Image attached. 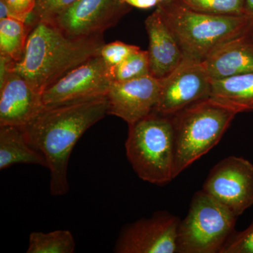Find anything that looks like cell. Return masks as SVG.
<instances>
[{
  "label": "cell",
  "instance_id": "obj_13",
  "mask_svg": "<svg viewBox=\"0 0 253 253\" xmlns=\"http://www.w3.org/2000/svg\"><path fill=\"white\" fill-rule=\"evenodd\" d=\"M44 107L41 93L17 73L0 83V126H27Z\"/></svg>",
  "mask_w": 253,
  "mask_h": 253
},
{
  "label": "cell",
  "instance_id": "obj_7",
  "mask_svg": "<svg viewBox=\"0 0 253 253\" xmlns=\"http://www.w3.org/2000/svg\"><path fill=\"white\" fill-rule=\"evenodd\" d=\"M204 190L239 217L253 206V164L244 158L231 156L211 169Z\"/></svg>",
  "mask_w": 253,
  "mask_h": 253
},
{
  "label": "cell",
  "instance_id": "obj_20",
  "mask_svg": "<svg viewBox=\"0 0 253 253\" xmlns=\"http://www.w3.org/2000/svg\"><path fill=\"white\" fill-rule=\"evenodd\" d=\"M187 9L216 16H244V0H174Z\"/></svg>",
  "mask_w": 253,
  "mask_h": 253
},
{
  "label": "cell",
  "instance_id": "obj_21",
  "mask_svg": "<svg viewBox=\"0 0 253 253\" xmlns=\"http://www.w3.org/2000/svg\"><path fill=\"white\" fill-rule=\"evenodd\" d=\"M113 81L123 82L150 75L149 55L141 49L132 53L121 64L111 69Z\"/></svg>",
  "mask_w": 253,
  "mask_h": 253
},
{
  "label": "cell",
  "instance_id": "obj_24",
  "mask_svg": "<svg viewBox=\"0 0 253 253\" xmlns=\"http://www.w3.org/2000/svg\"><path fill=\"white\" fill-rule=\"evenodd\" d=\"M220 253H253V221L245 230L234 232Z\"/></svg>",
  "mask_w": 253,
  "mask_h": 253
},
{
  "label": "cell",
  "instance_id": "obj_10",
  "mask_svg": "<svg viewBox=\"0 0 253 253\" xmlns=\"http://www.w3.org/2000/svg\"><path fill=\"white\" fill-rule=\"evenodd\" d=\"M179 218L166 211L155 212L123 227L115 244L116 253H177Z\"/></svg>",
  "mask_w": 253,
  "mask_h": 253
},
{
  "label": "cell",
  "instance_id": "obj_4",
  "mask_svg": "<svg viewBox=\"0 0 253 253\" xmlns=\"http://www.w3.org/2000/svg\"><path fill=\"white\" fill-rule=\"evenodd\" d=\"M236 115L208 98L172 116L174 179L219 142Z\"/></svg>",
  "mask_w": 253,
  "mask_h": 253
},
{
  "label": "cell",
  "instance_id": "obj_12",
  "mask_svg": "<svg viewBox=\"0 0 253 253\" xmlns=\"http://www.w3.org/2000/svg\"><path fill=\"white\" fill-rule=\"evenodd\" d=\"M161 86V80L151 75L113 81L106 94L108 115L121 118L128 126L137 123L156 111Z\"/></svg>",
  "mask_w": 253,
  "mask_h": 253
},
{
  "label": "cell",
  "instance_id": "obj_23",
  "mask_svg": "<svg viewBox=\"0 0 253 253\" xmlns=\"http://www.w3.org/2000/svg\"><path fill=\"white\" fill-rule=\"evenodd\" d=\"M140 49L139 46L116 41L105 44L101 51V56L111 69L123 63L132 53Z\"/></svg>",
  "mask_w": 253,
  "mask_h": 253
},
{
  "label": "cell",
  "instance_id": "obj_17",
  "mask_svg": "<svg viewBox=\"0 0 253 253\" xmlns=\"http://www.w3.org/2000/svg\"><path fill=\"white\" fill-rule=\"evenodd\" d=\"M18 163L47 168L44 156L28 142L23 126H0V169Z\"/></svg>",
  "mask_w": 253,
  "mask_h": 253
},
{
  "label": "cell",
  "instance_id": "obj_9",
  "mask_svg": "<svg viewBox=\"0 0 253 253\" xmlns=\"http://www.w3.org/2000/svg\"><path fill=\"white\" fill-rule=\"evenodd\" d=\"M212 79L202 62L184 59L167 77L161 80L155 112L172 116L211 96Z\"/></svg>",
  "mask_w": 253,
  "mask_h": 253
},
{
  "label": "cell",
  "instance_id": "obj_6",
  "mask_svg": "<svg viewBox=\"0 0 253 253\" xmlns=\"http://www.w3.org/2000/svg\"><path fill=\"white\" fill-rule=\"evenodd\" d=\"M232 212L204 190L194 194L177 231L178 253H220L235 231Z\"/></svg>",
  "mask_w": 253,
  "mask_h": 253
},
{
  "label": "cell",
  "instance_id": "obj_26",
  "mask_svg": "<svg viewBox=\"0 0 253 253\" xmlns=\"http://www.w3.org/2000/svg\"><path fill=\"white\" fill-rule=\"evenodd\" d=\"M126 4L132 8H137L140 9H149L157 6L158 0H124Z\"/></svg>",
  "mask_w": 253,
  "mask_h": 253
},
{
  "label": "cell",
  "instance_id": "obj_14",
  "mask_svg": "<svg viewBox=\"0 0 253 253\" xmlns=\"http://www.w3.org/2000/svg\"><path fill=\"white\" fill-rule=\"evenodd\" d=\"M144 24L149 38L150 75L162 80L179 66L184 54L157 9L146 18Z\"/></svg>",
  "mask_w": 253,
  "mask_h": 253
},
{
  "label": "cell",
  "instance_id": "obj_18",
  "mask_svg": "<svg viewBox=\"0 0 253 253\" xmlns=\"http://www.w3.org/2000/svg\"><path fill=\"white\" fill-rule=\"evenodd\" d=\"M33 26L15 18L0 19V55L15 63L22 59Z\"/></svg>",
  "mask_w": 253,
  "mask_h": 253
},
{
  "label": "cell",
  "instance_id": "obj_5",
  "mask_svg": "<svg viewBox=\"0 0 253 253\" xmlns=\"http://www.w3.org/2000/svg\"><path fill=\"white\" fill-rule=\"evenodd\" d=\"M128 126L126 156L137 176L158 186L170 182L174 165L172 116L154 112Z\"/></svg>",
  "mask_w": 253,
  "mask_h": 253
},
{
  "label": "cell",
  "instance_id": "obj_2",
  "mask_svg": "<svg viewBox=\"0 0 253 253\" xmlns=\"http://www.w3.org/2000/svg\"><path fill=\"white\" fill-rule=\"evenodd\" d=\"M105 44L104 34L71 37L54 23L39 21L33 25L23 58L11 72L42 94L68 72L99 56Z\"/></svg>",
  "mask_w": 253,
  "mask_h": 253
},
{
  "label": "cell",
  "instance_id": "obj_19",
  "mask_svg": "<svg viewBox=\"0 0 253 253\" xmlns=\"http://www.w3.org/2000/svg\"><path fill=\"white\" fill-rule=\"evenodd\" d=\"M76 244L72 233L68 230L51 232H32L27 253H73Z\"/></svg>",
  "mask_w": 253,
  "mask_h": 253
},
{
  "label": "cell",
  "instance_id": "obj_22",
  "mask_svg": "<svg viewBox=\"0 0 253 253\" xmlns=\"http://www.w3.org/2000/svg\"><path fill=\"white\" fill-rule=\"evenodd\" d=\"M78 0H36L34 11L27 22L34 25L39 21L51 22L71 7Z\"/></svg>",
  "mask_w": 253,
  "mask_h": 253
},
{
  "label": "cell",
  "instance_id": "obj_27",
  "mask_svg": "<svg viewBox=\"0 0 253 253\" xmlns=\"http://www.w3.org/2000/svg\"><path fill=\"white\" fill-rule=\"evenodd\" d=\"M244 15L253 20V0H244Z\"/></svg>",
  "mask_w": 253,
  "mask_h": 253
},
{
  "label": "cell",
  "instance_id": "obj_25",
  "mask_svg": "<svg viewBox=\"0 0 253 253\" xmlns=\"http://www.w3.org/2000/svg\"><path fill=\"white\" fill-rule=\"evenodd\" d=\"M9 10V18L27 22L34 11L36 0H3Z\"/></svg>",
  "mask_w": 253,
  "mask_h": 253
},
{
  "label": "cell",
  "instance_id": "obj_16",
  "mask_svg": "<svg viewBox=\"0 0 253 253\" xmlns=\"http://www.w3.org/2000/svg\"><path fill=\"white\" fill-rule=\"evenodd\" d=\"M210 99L237 114L253 112V73L212 80Z\"/></svg>",
  "mask_w": 253,
  "mask_h": 253
},
{
  "label": "cell",
  "instance_id": "obj_1",
  "mask_svg": "<svg viewBox=\"0 0 253 253\" xmlns=\"http://www.w3.org/2000/svg\"><path fill=\"white\" fill-rule=\"evenodd\" d=\"M108 115L106 96L44 107L23 126L28 142L41 153L50 171V192L63 196L69 191L68 166L74 146L87 129Z\"/></svg>",
  "mask_w": 253,
  "mask_h": 253
},
{
  "label": "cell",
  "instance_id": "obj_8",
  "mask_svg": "<svg viewBox=\"0 0 253 253\" xmlns=\"http://www.w3.org/2000/svg\"><path fill=\"white\" fill-rule=\"evenodd\" d=\"M113 82L101 55L88 60L53 83L42 94L46 107L106 96Z\"/></svg>",
  "mask_w": 253,
  "mask_h": 253
},
{
  "label": "cell",
  "instance_id": "obj_28",
  "mask_svg": "<svg viewBox=\"0 0 253 253\" xmlns=\"http://www.w3.org/2000/svg\"><path fill=\"white\" fill-rule=\"evenodd\" d=\"M159 1H163V0H158Z\"/></svg>",
  "mask_w": 253,
  "mask_h": 253
},
{
  "label": "cell",
  "instance_id": "obj_11",
  "mask_svg": "<svg viewBox=\"0 0 253 253\" xmlns=\"http://www.w3.org/2000/svg\"><path fill=\"white\" fill-rule=\"evenodd\" d=\"M131 9L124 0H78L51 23L68 36L104 34Z\"/></svg>",
  "mask_w": 253,
  "mask_h": 253
},
{
  "label": "cell",
  "instance_id": "obj_3",
  "mask_svg": "<svg viewBox=\"0 0 253 253\" xmlns=\"http://www.w3.org/2000/svg\"><path fill=\"white\" fill-rule=\"evenodd\" d=\"M180 46L184 59L203 62L223 43L253 28L247 16H216L196 12L174 0L156 6Z\"/></svg>",
  "mask_w": 253,
  "mask_h": 253
},
{
  "label": "cell",
  "instance_id": "obj_15",
  "mask_svg": "<svg viewBox=\"0 0 253 253\" xmlns=\"http://www.w3.org/2000/svg\"><path fill=\"white\" fill-rule=\"evenodd\" d=\"M202 63L212 80L253 73V28L223 43Z\"/></svg>",
  "mask_w": 253,
  "mask_h": 253
}]
</instances>
